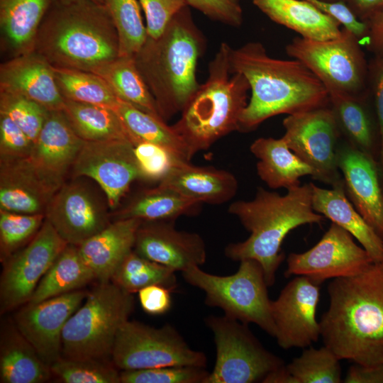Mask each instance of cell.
<instances>
[{
    "label": "cell",
    "instance_id": "1",
    "mask_svg": "<svg viewBox=\"0 0 383 383\" xmlns=\"http://www.w3.org/2000/svg\"><path fill=\"white\" fill-rule=\"evenodd\" d=\"M322 315L324 345L340 360L363 366L383 364V262L360 273L333 279Z\"/></svg>",
    "mask_w": 383,
    "mask_h": 383
},
{
    "label": "cell",
    "instance_id": "2",
    "mask_svg": "<svg viewBox=\"0 0 383 383\" xmlns=\"http://www.w3.org/2000/svg\"><path fill=\"white\" fill-rule=\"evenodd\" d=\"M232 72L248 80L251 96L238 131L250 132L279 114H295L330 105L328 90L301 62L273 58L260 42L231 49Z\"/></svg>",
    "mask_w": 383,
    "mask_h": 383
},
{
    "label": "cell",
    "instance_id": "3",
    "mask_svg": "<svg viewBox=\"0 0 383 383\" xmlns=\"http://www.w3.org/2000/svg\"><path fill=\"white\" fill-rule=\"evenodd\" d=\"M284 195L258 187L252 200L231 203L228 212L250 233L242 242L229 243L225 255L233 261L252 259L262 267L268 287L284 259L281 245L293 229L308 223H321L326 218L312 206L311 183L289 188Z\"/></svg>",
    "mask_w": 383,
    "mask_h": 383
},
{
    "label": "cell",
    "instance_id": "4",
    "mask_svg": "<svg viewBox=\"0 0 383 383\" xmlns=\"http://www.w3.org/2000/svg\"><path fill=\"white\" fill-rule=\"evenodd\" d=\"M34 51L54 67L94 73L120 56L118 33L108 10L91 0L52 3Z\"/></svg>",
    "mask_w": 383,
    "mask_h": 383
},
{
    "label": "cell",
    "instance_id": "5",
    "mask_svg": "<svg viewBox=\"0 0 383 383\" xmlns=\"http://www.w3.org/2000/svg\"><path fill=\"white\" fill-rule=\"evenodd\" d=\"M204 48V37L187 6L176 13L160 36L147 37L134 56L165 121L182 112L199 87L196 68Z\"/></svg>",
    "mask_w": 383,
    "mask_h": 383
},
{
    "label": "cell",
    "instance_id": "6",
    "mask_svg": "<svg viewBox=\"0 0 383 383\" xmlns=\"http://www.w3.org/2000/svg\"><path fill=\"white\" fill-rule=\"evenodd\" d=\"M232 48L222 43L209 64L208 77L200 84L172 126L192 155L209 149L218 140L238 131L248 105L250 85L246 78L231 68Z\"/></svg>",
    "mask_w": 383,
    "mask_h": 383
},
{
    "label": "cell",
    "instance_id": "7",
    "mask_svg": "<svg viewBox=\"0 0 383 383\" xmlns=\"http://www.w3.org/2000/svg\"><path fill=\"white\" fill-rule=\"evenodd\" d=\"M134 307L133 294L111 281L98 282L64 327L62 357L109 360L117 334Z\"/></svg>",
    "mask_w": 383,
    "mask_h": 383
},
{
    "label": "cell",
    "instance_id": "8",
    "mask_svg": "<svg viewBox=\"0 0 383 383\" xmlns=\"http://www.w3.org/2000/svg\"><path fill=\"white\" fill-rule=\"evenodd\" d=\"M184 280L205 293V304L222 309L224 315L243 323L258 326L275 337L271 300L260 264L255 260L240 261L238 271L218 276L194 266L182 272Z\"/></svg>",
    "mask_w": 383,
    "mask_h": 383
},
{
    "label": "cell",
    "instance_id": "9",
    "mask_svg": "<svg viewBox=\"0 0 383 383\" xmlns=\"http://www.w3.org/2000/svg\"><path fill=\"white\" fill-rule=\"evenodd\" d=\"M359 42L343 28L338 36L328 40L296 37L286 46V52L306 65L328 92L362 96L370 92L368 65Z\"/></svg>",
    "mask_w": 383,
    "mask_h": 383
},
{
    "label": "cell",
    "instance_id": "10",
    "mask_svg": "<svg viewBox=\"0 0 383 383\" xmlns=\"http://www.w3.org/2000/svg\"><path fill=\"white\" fill-rule=\"evenodd\" d=\"M206 324L213 335L216 359L204 383L262 382L271 372L284 365L267 350L248 324L226 316H209Z\"/></svg>",
    "mask_w": 383,
    "mask_h": 383
},
{
    "label": "cell",
    "instance_id": "11",
    "mask_svg": "<svg viewBox=\"0 0 383 383\" xmlns=\"http://www.w3.org/2000/svg\"><path fill=\"white\" fill-rule=\"evenodd\" d=\"M111 361L119 370H143L167 366L206 367V355L192 349L171 324L160 328L127 321L120 328Z\"/></svg>",
    "mask_w": 383,
    "mask_h": 383
},
{
    "label": "cell",
    "instance_id": "12",
    "mask_svg": "<svg viewBox=\"0 0 383 383\" xmlns=\"http://www.w3.org/2000/svg\"><path fill=\"white\" fill-rule=\"evenodd\" d=\"M282 124V138L312 168L313 179L331 186L343 182L337 165L342 136L330 105L288 115Z\"/></svg>",
    "mask_w": 383,
    "mask_h": 383
},
{
    "label": "cell",
    "instance_id": "13",
    "mask_svg": "<svg viewBox=\"0 0 383 383\" xmlns=\"http://www.w3.org/2000/svg\"><path fill=\"white\" fill-rule=\"evenodd\" d=\"M67 245L45 218L26 245L2 262L1 313L18 309L29 301L42 277Z\"/></svg>",
    "mask_w": 383,
    "mask_h": 383
},
{
    "label": "cell",
    "instance_id": "14",
    "mask_svg": "<svg viewBox=\"0 0 383 383\" xmlns=\"http://www.w3.org/2000/svg\"><path fill=\"white\" fill-rule=\"evenodd\" d=\"M373 262L350 233L332 223L313 247L288 255L284 275L305 276L319 285L328 279L357 274Z\"/></svg>",
    "mask_w": 383,
    "mask_h": 383
},
{
    "label": "cell",
    "instance_id": "15",
    "mask_svg": "<svg viewBox=\"0 0 383 383\" xmlns=\"http://www.w3.org/2000/svg\"><path fill=\"white\" fill-rule=\"evenodd\" d=\"M133 147L126 140L85 141L72 167L73 176L94 180L115 209L132 183L140 179Z\"/></svg>",
    "mask_w": 383,
    "mask_h": 383
},
{
    "label": "cell",
    "instance_id": "16",
    "mask_svg": "<svg viewBox=\"0 0 383 383\" xmlns=\"http://www.w3.org/2000/svg\"><path fill=\"white\" fill-rule=\"evenodd\" d=\"M319 295L318 284L305 276H297L271 301L274 338L282 348H305L318 341L321 328L316 312Z\"/></svg>",
    "mask_w": 383,
    "mask_h": 383
},
{
    "label": "cell",
    "instance_id": "17",
    "mask_svg": "<svg viewBox=\"0 0 383 383\" xmlns=\"http://www.w3.org/2000/svg\"><path fill=\"white\" fill-rule=\"evenodd\" d=\"M87 294V292L79 289L38 303H26L13 314L18 330L50 367L62 357L64 327Z\"/></svg>",
    "mask_w": 383,
    "mask_h": 383
},
{
    "label": "cell",
    "instance_id": "18",
    "mask_svg": "<svg viewBox=\"0 0 383 383\" xmlns=\"http://www.w3.org/2000/svg\"><path fill=\"white\" fill-rule=\"evenodd\" d=\"M45 214L60 236L76 246L111 223L93 192L77 182H65L52 197Z\"/></svg>",
    "mask_w": 383,
    "mask_h": 383
},
{
    "label": "cell",
    "instance_id": "19",
    "mask_svg": "<svg viewBox=\"0 0 383 383\" xmlns=\"http://www.w3.org/2000/svg\"><path fill=\"white\" fill-rule=\"evenodd\" d=\"M133 250L138 255L182 272L206 260V245L196 233L177 230L174 221H142Z\"/></svg>",
    "mask_w": 383,
    "mask_h": 383
},
{
    "label": "cell",
    "instance_id": "20",
    "mask_svg": "<svg viewBox=\"0 0 383 383\" xmlns=\"http://www.w3.org/2000/svg\"><path fill=\"white\" fill-rule=\"evenodd\" d=\"M378 162L341 138L337 165L345 194L356 210L383 239V194Z\"/></svg>",
    "mask_w": 383,
    "mask_h": 383
},
{
    "label": "cell",
    "instance_id": "21",
    "mask_svg": "<svg viewBox=\"0 0 383 383\" xmlns=\"http://www.w3.org/2000/svg\"><path fill=\"white\" fill-rule=\"evenodd\" d=\"M84 142L62 111H49L28 158L39 174L57 191Z\"/></svg>",
    "mask_w": 383,
    "mask_h": 383
},
{
    "label": "cell",
    "instance_id": "22",
    "mask_svg": "<svg viewBox=\"0 0 383 383\" xmlns=\"http://www.w3.org/2000/svg\"><path fill=\"white\" fill-rule=\"evenodd\" d=\"M0 91L22 96L50 111H62L65 104L53 67L35 51L0 65Z\"/></svg>",
    "mask_w": 383,
    "mask_h": 383
},
{
    "label": "cell",
    "instance_id": "23",
    "mask_svg": "<svg viewBox=\"0 0 383 383\" xmlns=\"http://www.w3.org/2000/svg\"><path fill=\"white\" fill-rule=\"evenodd\" d=\"M56 192L28 157L0 160V210L45 214Z\"/></svg>",
    "mask_w": 383,
    "mask_h": 383
},
{
    "label": "cell",
    "instance_id": "24",
    "mask_svg": "<svg viewBox=\"0 0 383 383\" xmlns=\"http://www.w3.org/2000/svg\"><path fill=\"white\" fill-rule=\"evenodd\" d=\"M142 221L117 219L78 246L79 253L97 282H110L124 257L133 250Z\"/></svg>",
    "mask_w": 383,
    "mask_h": 383
},
{
    "label": "cell",
    "instance_id": "25",
    "mask_svg": "<svg viewBox=\"0 0 383 383\" xmlns=\"http://www.w3.org/2000/svg\"><path fill=\"white\" fill-rule=\"evenodd\" d=\"M158 184L200 203L221 204L237 193L238 183L231 172L213 167H199L177 161Z\"/></svg>",
    "mask_w": 383,
    "mask_h": 383
},
{
    "label": "cell",
    "instance_id": "26",
    "mask_svg": "<svg viewBox=\"0 0 383 383\" xmlns=\"http://www.w3.org/2000/svg\"><path fill=\"white\" fill-rule=\"evenodd\" d=\"M330 106L334 113L342 138L362 152L379 161L381 138L370 94L353 96L328 92Z\"/></svg>",
    "mask_w": 383,
    "mask_h": 383
},
{
    "label": "cell",
    "instance_id": "27",
    "mask_svg": "<svg viewBox=\"0 0 383 383\" xmlns=\"http://www.w3.org/2000/svg\"><path fill=\"white\" fill-rule=\"evenodd\" d=\"M52 0H0L1 52L10 59L34 51Z\"/></svg>",
    "mask_w": 383,
    "mask_h": 383
},
{
    "label": "cell",
    "instance_id": "28",
    "mask_svg": "<svg viewBox=\"0 0 383 383\" xmlns=\"http://www.w3.org/2000/svg\"><path fill=\"white\" fill-rule=\"evenodd\" d=\"M311 185L313 210L350 233L374 262H383V239L350 201L345 194L344 182L328 189L311 182Z\"/></svg>",
    "mask_w": 383,
    "mask_h": 383
},
{
    "label": "cell",
    "instance_id": "29",
    "mask_svg": "<svg viewBox=\"0 0 383 383\" xmlns=\"http://www.w3.org/2000/svg\"><path fill=\"white\" fill-rule=\"evenodd\" d=\"M53 377L50 367L20 333L13 321L1 324L0 382L43 383Z\"/></svg>",
    "mask_w": 383,
    "mask_h": 383
},
{
    "label": "cell",
    "instance_id": "30",
    "mask_svg": "<svg viewBox=\"0 0 383 383\" xmlns=\"http://www.w3.org/2000/svg\"><path fill=\"white\" fill-rule=\"evenodd\" d=\"M253 4L275 23L301 37L323 40L341 33L340 23L304 0H252Z\"/></svg>",
    "mask_w": 383,
    "mask_h": 383
},
{
    "label": "cell",
    "instance_id": "31",
    "mask_svg": "<svg viewBox=\"0 0 383 383\" xmlns=\"http://www.w3.org/2000/svg\"><path fill=\"white\" fill-rule=\"evenodd\" d=\"M250 150L257 159V175L271 189H288L301 184V177L313 176L312 168L289 149L282 137L259 138Z\"/></svg>",
    "mask_w": 383,
    "mask_h": 383
},
{
    "label": "cell",
    "instance_id": "32",
    "mask_svg": "<svg viewBox=\"0 0 383 383\" xmlns=\"http://www.w3.org/2000/svg\"><path fill=\"white\" fill-rule=\"evenodd\" d=\"M201 203L189 199L171 188L157 184L134 196L116 213V220L135 218L142 221H174L196 212Z\"/></svg>",
    "mask_w": 383,
    "mask_h": 383
},
{
    "label": "cell",
    "instance_id": "33",
    "mask_svg": "<svg viewBox=\"0 0 383 383\" xmlns=\"http://www.w3.org/2000/svg\"><path fill=\"white\" fill-rule=\"evenodd\" d=\"M128 131L133 145L147 142L162 146L177 159L190 162L193 155L183 139L161 117L119 100L113 109Z\"/></svg>",
    "mask_w": 383,
    "mask_h": 383
},
{
    "label": "cell",
    "instance_id": "34",
    "mask_svg": "<svg viewBox=\"0 0 383 383\" xmlns=\"http://www.w3.org/2000/svg\"><path fill=\"white\" fill-rule=\"evenodd\" d=\"M96 280L82 259L78 246L68 244L40 279L28 304H35L81 289Z\"/></svg>",
    "mask_w": 383,
    "mask_h": 383
},
{
    "label": "cell",
    "instance_id": "35",
    "mask_svg": "<svg viewBox=\"0 0 383 383\" xmlns=\"http://www.w3.org/2000/svg\"><path fill=\"white\" fill-rule=\"evenodd\" d=\"M62 111L75 133L84 141L132 140L111 109L65 100Z\"/></svg>",
    "mask_w": 383,
    "mask_h": 383
},
{
    "label": "cell",
    "instance_id": "36",
    "mask_svg": "<svg viewBox=\"0 0 383 383\" xmlns=\"http://www.w3.org/2000/svg\"><path fill=\"white\" fill-rule=\"evenodd\" d=\"M95 73L106 82L120 101L160 117L155 99L136 65L134 56H119Z\"/></svg>",
    "mask_w": 383,
    "mask_h": 383
},
{
    "label": "cell",
    "instance_id": "37",
    "mask_svg": "<svg viewBox=\"0 0 383 383\" xmlns=\"http://www.w3.org/2000/svg\"><path fill=\"white\" fill-rule=\"evenodd\" d=\"M58 89L65 100L114 109L119 99L97 74L76 69L54 67Z\"/></svg>",
    "mask_w": 383,
    "mask_h": 383
},
{
    "label": "cell",
    "instance_id": "38",
    "mask_svg": "<svg viewBox=\"0 0 383 383\" xmlns=\"http://www.w3.org/2000/svg\"><path fill=\"white\" fill-rule=\"evenodd\" d=\"M176 271L147 259L133 250L121 261L111 281L123 290L134 294L152 284L173 291L177 286Z\"/></svg>",
    "mask_w": 383,
    "mask_h": 383
},
{
    "label": "cell",
    "instance_id": "39",
    "mask_svg": "<svg viewBox=\"0 0 383 383\" xmlns=\"http://www.w3.org/2000/svg\"><path fill=\"white\" fill-rule=\"evenodd\" d=\"M117 30L120 56H135L147 39L138 0H103Z\"/></svg>",
    "mask_w": 383,
    "mask_h": 383
},
{
    "label": "cell",
    "instance_id": "40",
    "mask_svg": "<svg viewBox=\"0 0 383 383\" xmlns=\"http://www.w3.org/2000/svg\"><path fill=\"white\" fill-rule=\"evenodd\" d=\"M340 360L326 345L318 349L309 347L286 367L297 383H340Z\"/></svg>",
    "mask_w": 383,
    "mask_h": 383
},
{
    "label": "cell",
    "instance_id": "41",
    "mask_svg": "<svg viewBox=\"0 0 383 383\" xmlns=\"http://www.w3.org/2000/svg\"><path fill=\"white\" fill-rule=\"evenodd\" d=\"M50 370L53 377L65 383H121L119 370L109 360L62 357Z\"/></svg>",
    "mask_w": 383,
    "mask_h": 383
},
{
    "label": "cell",
    "instance_id": "42",
    "mask_svg": "<svg viewBox=\"0 0 383 383\" xmlns=\"http://www.w3.org/2000/svg\"><path fill=\"white\" fill-rule=\"evenodd\" d=\"M45 218L44 213H21L0 210V252L4 262L29 242Z\"/></svg>",
    "mask_w": 383,
    "mask_h": 383
},
{
    "label": "cell",
    "instance_id": "43",
    "mask_svg": "<svg viewBox=\"0 0 383 383\" xmlns=\"http://www.w3.org/2000/svg\"><path fill=\"white\" fill-rule=\"evenodd\" d=\"M50 111L22 96L0 91V113L11 118L34 143Z\"/></svg>",
    "mask_w": 383,
    "mask_h": 383
},
{
    "label": "cell",
    "instance_id": "44",
    "mask_svg": "<svg viewBox=\"0 0 383 383\" xmlns=\"http://www.w3.org/2000/svg\"><path fill=\"white\" fill-rule=\"evenodd\" d=\"M209 374L206 367L167 366L121 370V383H204Z\"/></svg>",
    "mask_w": 383,
    "mask_h": 383
},
{
    "label": "cell",
    "instance_id": "45",
    "mask_svg": "<svg viewBox=\"0 0 383 383\" xmlns=\"http://www.w3.org/2000/svg\"><path fill=\"white\" fill-rule=\"evenodd\" d=\"M133 150L140 171V180L159 183L174 163L180 160L166 148L150 143H138Z\"/></svg>",
    "mask_w": 383,
    "mask_h": 383
},
{
    "label": "cell",
    "instance_id": "46",
    "mask_svg": "<svg viewBox=\"0 0 383 383\" xmlns=\"http://www.w3.org/2000/svg\"><path fill=\"white\" fill-rule=\"evenodd\" d=\"M145 16L147 37L157 38L173 17L188 6L185 0H138Z\"/></svg>",
    "mask_w": 383,
    "mask_h": 383
},
{
    "label": "cell",
    "instance_id": "47",
    "mask_svg": "<svg viewBox=\"0 0 383 383\" xmlns=\"http://www.w3.org/2000/svg\"><path fill=\"white\" fill-rule=\"evenodd\" d=\"M33 143L8 116L0 113V160L28 157Z\"/></svg>",
    "mask_w": 383,
    "mask_h": 383
},
{
    "label": "cell",
    "instance_id": "48",
    "mask_svg": "<svg viewBox=\"0 0 383 383\" xmlns=\"http://www.w3.org/2000/svg\"><path fill=\"white\" fill-rule=\"evenodd\" d=\"M189 6L197 9L209 18L239 27L243 16L240 0H185Z\"/></svg>",
    "mask_w": 383,
    "mask_h": 383
},
{
    "label": "cell",
    "instance_id": "49",
    "mask_svg": "<svg viewBox=\"0 0 383 383\" xmlns=\"http://www.w3.org/2000/svg\"><path fill=\"white\" fill-rule=\"evenodd\" d=\"M312 4L322 13L331 16L343 28L353 33L360 41L367 39L369 33L367 23L360 21L343 1L326 0H304Z\"/></svg>",
    "mask_w": 383,
    "mask_h": 383
},
{
    "label": "cell",
    "instance_id": "50",
    "mask_svg": "<svg viewBox=\"0 0 383 383\" xmlns=\"http://www.w3.org/2000/svg\"><path fill=\"white\" fill-rule=\"evenodd\" d=\"M368 86L372 94L380 132V160L383 159V55H375L368 65Z\"/></svg>",
    "mask_w": 383,
    "mask_h": 383
},
{
    "label": "cell",
    "instance_id": "51",
    "mask_svg": "<svg viewBox=\"0 0 383 383\" xmlns=\"http://www.w3.org/2000/svg\"><path fill=\"white\" fill-rule=\"evenodd\" d=\"M171 292L170 289L160 284L144 287L138 292L142 309L151 315L165 313L172 306Z\"/></svg>",
    "mask_w": 383,
    "mask_h": 383
},
{
    "label": "cell",
    "instance_id": "52",
    "mask_svg": "<svg viewBox=\"0 0 383 383\" xmlns=\"http://www.w3.org/2000/svg\"><path fill=\"white\" fill-rule=\"evenodd\" d=\"M345 383H383V364L377 366L352 365L344 379Z\"/></svg>",
    "mask_w": 383,
    "mask_h": 383
},
{
    "label": "cell",
    "instance_id": "53",
    "mask_svg": "<svg viewBox=\"0 0 383 383\" xmlns=\"http://www.w3.org/2000/svg\"><path fill=\"white\" fill-rule=\"evenodd\" d=\"M348 7L362 21L369 24L383 11V0H346Z\"/></svg>",
    "mask_w": 383,
    "mask_h": 383
},
{
    "label": "cell",
    "instance_id": "54",
    "mask_svg": "<svg viewBox=\"0 0 383 383\" xmlns=\"http://www.w3.org/2000/svg\"><path fill=\"white\" fill-rule=\"evenodd\" d=\"M367 43L375 55H383V11L369 24Z\"/></svg>",
    "mask_w": 383,
    "mask_h": 383
},
{
    "label": "cell",
    "instance_id": "55",
    "mask_svg": "<svg viewBox=\"0 0 383 383\" xmlns=\"http://www.w3.org/2000/svg\"><path fill=\"white\" fill-rule=\"evenodd\" d=\"M263 383H297L296 379L287 370L286 365L269 373L262 380Z\"/></svg>",
    "mask_w": 383,
    "mask_h": 383
},
{
    "label": "cell",
    "instance_id": "56",
    "mask_svg": "<svg viewBox=\"0 0 383 383\" xmlns=\"http://www.w3.org/2000/svg\"><path fill=\"white\" fill-rule=\"evenodd\" d=\"M378 167H379L380 186H381V189H382V192L383 194V159L379 161Z\"/></svg>",
    "mask_w": 383,
    "mask_h": 383
},
{
    "label": "cell",
    "instance_id": "57",
    "mask_svg": "<svg viewBox=\"0 0 383 383\" xmlns=\"http://www.w3.org/2000/svg\"><path fill=\"white\" fill-rule=\"evenodd\" d=\"M52 1H53V3H55V4H63V3L71 2L75 0H52ZM91 1H94L99 4H104L103 0H91Z\"/></svg>",
    "mask_w": 383,
    "mask_h": 383
},
{
    "label": "cell",
    "instance_id": "58",
    "mask_svg": "<svg viewBox=\"0 0 383 383\" xmlns=\"http://www.w3.org/2000/svg\"><path fill=\"white\" fill-rule=\"evenodd\" d=\"M326 1H343L344 2L345 0H326Z\"/></svg>",
    "mask_w": 383,
    "mask_h": 383
}]
</instances>
